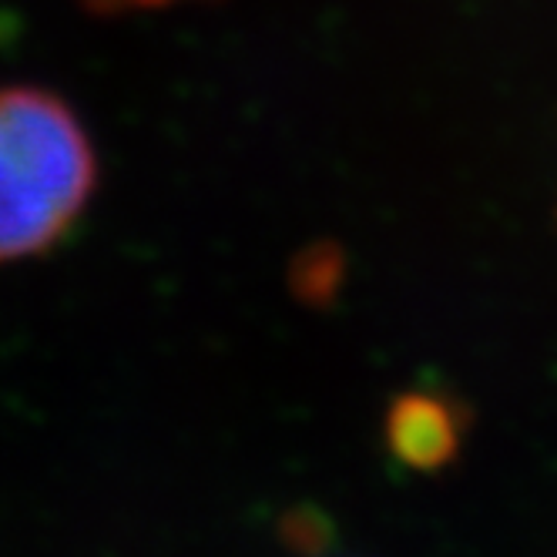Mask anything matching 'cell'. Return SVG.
Returning <instances> with one entry per match:
<instances>
[{"instance_id": "3", "label": "cell", "mask_w": 557, "mask_h": 557, "mask_svg": "<svg viewBox=\"0 0 557 557\" xmlns=\"http://www.w3.org/2000/svg\"><path fill=\"white\" fill-rule=\"evenodd\" d=\"M101 4H122V8H148V4H165V0H101Z\"/></svg>"}, {"instance_id": "1", "label": "cell", "mask_w": 557, "mask_h": 557, "mask_svg": "<svg viewBox=\"0 0 557 557\" xmlns=\"http://www.w3.org/2000/svg\"><path fill=\"white\" fill-rule=\"evenodd\" d=\"M95 178L91 138L58 95L0 88V262L54 246L88 206Z\"/></svg>"}, {"instance_id": "2", "label": "cell", "mask_w": 557, "mask_h": 557, "mask_svg": "<svg viewBox=\"0 0 557 557\" xmlns=\"http://www.w3.org/2000/svg\"><path fill=\"white\" fill-rule=\"evenodd\" d=\"M386 441L393 457L413 470H436L457 454L460 420L454 404L430 393H407L393 400L386 417Z\"/></svg>"}]
</instances>
